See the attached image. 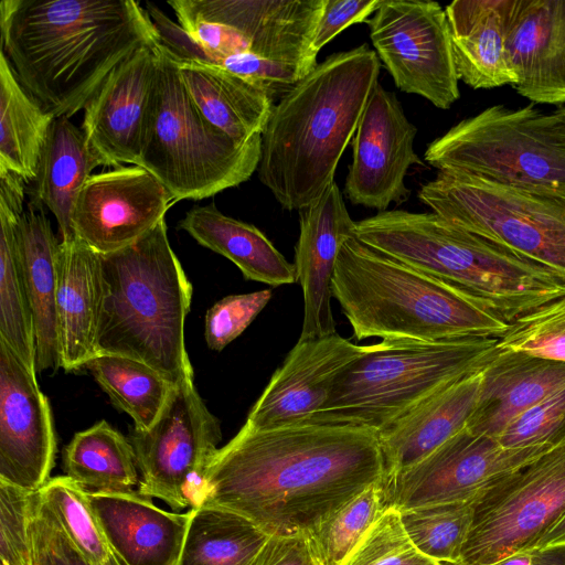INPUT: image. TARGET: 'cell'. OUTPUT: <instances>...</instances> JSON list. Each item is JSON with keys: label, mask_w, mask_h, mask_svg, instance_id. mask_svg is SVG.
I'll list each match as a JSON object with an SVG mask.
<instances>
[{"label": "cell", "mask_w": 565, "mask_h": 565, "mask_svg": "<svg viewBox=\"0 0 565 565\" xmlns=\"http://www.w3.org/2000/svg\"><path fill=\"white\" fill-rule=\"evenodd\" d=\"M385 475L379 433L354 424L245 425L210 461L196 507L238 513L269 536L307 533Z\"/></svg>", "instance_id": "cell-1"}, {"label": "cell", "mask_w": 565, "mask_h": 565, "mask_svg": "<svg viewBox=\"0 0 565 565\" xmlns=\"http://www.w3.org/2000/svg\"><path fill=\"white\" fill-rule=\"evenodd\" d=\"M1 51L52 116H73L135 51L159 43L134 0H2Z\"/></svg>", "instance_id": "cell-2"}, {"label": "cell", "mask_w": 565, "mask_h": 565, "mask_svg": "<svg viewBox=\"0 0 565 565\" xmlns=\"http://www.w3.org/2000/svg\"><path fill=\"white\" fill-rule=\"evenodd\" d=\"M380 68L366 44L337 52L274 106L262 134L257 177L282 209L311 205L334 182Z\"/></svg>", "instance_id": "cell-3"}, {"label": "cell", "mask_w": 565, "mask_h": 565, "mask_svg": "<svg viewBox=\"0 0 565 565\" xmlns=\"http://www.w3.org/2000/svg\"><path fill=\"white\" fill-rule=\"evenodd\" d=\"M355 237L466 291L507 322L565 296L562 276L435 212H379L355 222Z\"/></svg>", "instance_id": "cell-4"}, {"label": "cell", "mask_w": 565, "mask_h": 565, "mask_svg": "<svg viewBox=\"0 0 565 565\" xmlns=\"http://www.w3.org/2000/svg\"><path fill=\"white\" fill-rule=\"evenodd\" d=\"M331 290L359 341L499 339L509 328V322L466 291L356 237L340 249Z\"/></svg>", "instance_id": "cell-5"}, {"label": "cell", "mask_w": 565, "mask_h": 565, "mask_svg": "<svg viewBox=\"0 0 565 565\" xmlns=\"http://www.w3.org/2000/svg\"><path fill=\"white\" fill-rule=\"evenodd\" d=\"M100 259L98 353L139 360L173 385L193 379L184 340L192 285L170 245L166 220Z\"/></svg>", "instance_id": "cell-6"}, {"label": "cell", "mask_w": 565, "mask_h": 565, "mask_svg": "<svg viewBox=\"0 0 565 565\" xmlns=\"http://www.w3.org/2000/svg\"><path fill=\"white\" fill-rule=\"evenodd\" d=\"M497 350L495 338L383 339L366 345L339 375L310 423L354 424L380 431L433 394L481 370Z\"/></svg>", "instance_id": "cell-7"}, {"label": "cell", "mask_w": 565, "mask_h": 565, "mask_svg": "<svg viewBox=\"0 0 565 565\" xmlns=\"http://www.w3.org/2000/svg\"><path fill=\"white\" fill-rule=\"evenodd\" d=\"M139 166L174 202L202 200L250 179L262 135L238 142L212 125L189 95L171 54L160 44Z\"/></svg>", "instance_id": "cell-8"}, {"label": "cell", "mask_w": 565, "mask_h": 565, "mask_svg": "<svg viewBox=\"0 0 565 565\" xmlns=\"http://www.w3.org/2000/svg\"><path fill=\"white\" fill-rule=\"evenodd\" d=\"M424 159L438 171L565 191V105L490 106L431 141Z\"/></svg>", "instance_id": "cell-9"}, {"label": "cell", "mask_w": 565, "mask_h": 565, "mask_svg": "<svg viewBox=\"0 0 565 565\" xmlns=\"http://www.w3.org/2000/svg\"><path fill=\"white\" fill-rule=\"evenodd\" d=\"M418 199L449 222L565 278V191L440 170Z\"/></svg>", "instance_id": "cell-10"}, {"label": "cell", "mask_w": 565, "mask_h": 565, "mask_svg": "<svg viewBox=\"0 0 565 565\" xmlns=\"http://www.w3.org/2000/svg\"><path fill=\"white\" fill-rule=\"evenodd\" d=\"M565 513V439L481 492L459 565H490L532 547Z\"/></svg>", "instance_id": "cell-11"}, {"label": "cell", "mask_w": 565, "mask_h": 565, "mask_svg": "<svg viewBox=\"0 0 565 565\" xmlns=\"http://www.w3.org/2000/svg\"><path fill=\"white\" fill-rule=\"evenodd\" d=\"M128 439L141 473L138 491L173 511L194 508L222 431L193 379L175 385L157 420L146 430L134 428Z\"/></svg>", "instance_id": "cell-12"}, {"label": "cell", "mask_w": 565, "mask_h": 565, "mask_svg": "<svg viewBox=\"0 0 565 565\" xmlns=\"http://www.w3.org/2000/svg\"><path fill=\"white\" fill-rule=\"evenodd\" d=\"M366 23L396 87L450 108L460 92L445 9L435 1L382 0Z\"/></svg>", "instance_id": "cell-13"}, {"label": "cell", "mask_w": 565, "mask_h": 565, "mask_svg": "<svg viewBox=\"0 0 565 565\" xmlns=\"http://www.w3.org/2000/svg\"><path fill=\"white\" fill-rule=\"evenodd\" d=\"M550 448L509 449L465 427L422 461L384 476L380 482L383 508L402 512L473 500Z\"/></svg>", "instance_id": "cell-14"}, {"label": "cell", "mask_w": 565, "mask_h": 565, "mask_svg": "<svg viewBox=\"0 0 565 565\" xmlns=\"http://www.w3.org/2000/svg\"><path fill=\"white\" fill-rule=\"evenodd\" d=\"M326 0H171L174 13L236 29L253 57L268 64L291 86L317 65L312 49Z\"/></svg>", "instance_id": "cell-15"}, {"label": "cell", "mask_w": 565, "mask_h": 565, "mask_svg": "<svg viewBox=\"0 0 565 565\" xmlns=\"http://www.w3.org/2000/svg\"><path fill=\"white\" fill-rule=\"evenodd\" d=\"M174 200L140 166H120L92 174L72 213L75 236L100 255L122 249L154 228Z\"/></svg>", "instance_id": "cell-16"}, {"label": "cell", "mask_w": 565, "mask_h": 565, "mask_svg": "<svg viewBox=\"0 0 565 565\" xmlns=\"http://www.w3.org/2000/svg\"><path fill=\"white\" fill-rule=\"evenodd\" d=\"M416 132L396 95L379 83L352 139V162L344 185L352 204L383 212L392 203L408 200L406 173L413 164H423L414 151Z\"/></svg>", "instance_id": "cell-17"}, {"label": "cell", "mask_w": 565, "mask_h": 565, "mask_svg": "<svg viewBox=\"0 0 565 565\" xmlns=\"http://www.w3.org/2000/svg\"><path fill=\"white\" fill-rule=\"evenodd\" d=\"M55 454L52 411L36 374L0 340V481L39 491L50 480Z\"/></svg>", "instance_id": "cell-18"}, {"label": "cell", "mask_w": 565, "mask_h": 565, "mask_svg": "<svg viewBox=\"0 0 565 565\" xmlns=\"http://www.w3.org/2000/svg\"><path fill=\"white\" fill-rule=\"evenodd\" d=\"M366 350L337 332L298 340L250 408L245 426L264 429L310 423L339 375Z\"/></svg>", "instance_id": "cell-19"}, {"label": "cell", "mask_w": 565, "mask_h": 565, "mask_svg": "<svg viewBox=\"0 0 565 565\" xmlns=\"http://www.w3.org/2000/svg\"><path fill=\"white\" fill-rule=\"evenodd\" d=\"M156 45L138 49L115 67L83 108L81 129L102 167L139 166L158 68Z\"/></svg>", "instance_id": "cell-20"}, {"label": "cell", "mask_w": 565, "mask_h": 565, "mask_svg": "<svg viewBox=\"0 0 565 565\" xmlns=\"http://www.w3.org/2000/svg\"><path fill=\"white\" fill-rule=\"evenodd\" d=\"M501 14L515 90L565 105V0H501Z\"/></svg>", "instance_id": "cell-21"}, {"label": "cell", "mask_w": 565, "mask_h": 565, "mask_svg": "<svg viewBox=\"0 0 565 565\" xmlns=\"http://www.w3.org/2000/svg\"><path fill=\"white\" fill-rule=\"evenodd\" d=\"M298 212L299 237L294 264L303 298L299 340H306L335 332L332 279L342 245L355 237V221L335 182L315 203Z\"/></svg>", "instance_id": "cell-22"}, {"label": "cell", "mask_w": 565, "mask_h": 565, "mask_svg": "<svg viewBox=\"0 0 565 565\" xmlns=\"http://www.w3.org/2000/svg\"><path fill=\"white\" fill-rule=\"evenodd\" d=\"M88 499L122 565H178L189 511L162 510L138 490L88 492Z\"/></svg>", "instance_id": "cell-23"}, {"label": "cell", "mask_w": 565, "mask_h": 565, "mask_svg": "<svg viewBox=\"0 0 565 565\" xmlns=\"http://www.w3.org/2000/svg\"><path fill=\"white\" fill-rule=\"evenodd\" d=\"M482 369L438 391L377 431L384 476L416 465L467 426L477 405Z\"/></svg>", "instance_id": "cell-24"}, {"label": "cell", "mask_w": 565, "mask_h": 565, "mask_svg": "<svg viewBox=\"0 0 565 565\" xmlns=\"http://www.w3.org/2000/svg\"><path fill=\"white\" fill-rule=\"evenodd\" d=\"M102 301L100 254L75 235L60 241L56 311L65 371L86 366L98 353Z\"/></svg>", "instance_id": "cell-25"}, {"label": "cell", "mask_w": 565, "mask_h": 565, "mask_svg": "<svg viewBox=\"0 0 565 565\" xmlns=\"http://www.w3.org/2000/svg\"><path fill=\"white\" fill-rule=\"evenodd\" d=\"M481 373L477 405L466 427L495 439L515 417L565 386V363L499 347Z\"/></svg>", "instance_id": "cell-26"}, {"label": "cell", "mask_w": 565, "mask_h": 565, "mask_svg": "<svg viewBox=\"0 0 565 565\" xmlns=\"http://www.w3.org/2000/svg\"><path fill=\"white\" fill-rule=\"evenodd\" d=\"M23 275L32 311L36 373L61 367L56 311L60 241L39 201H30L18 224Z\"/></svg>", "instance_id": "cell-27"}, {"label": "cell", "mask_w": 565, "mask_h": 565, "mask_svg": "<svg viewBox=\"0 0 565 565\" xmlns=\"http://www.w3.org/2000/svg\"><path fill=\"white\" fill-rule=\"evenodd\" d=\"M174 61L189 95L212 125L238 142L263 134L275 106L267 92L222 66Z\"/></svg>", "instance_id": "cell-28"}, {"label": "cell", "mask_w": 565, "mask_h": 565, "mask_svg": "<svg viewBox=\"0 0 565 565\" xmlns=\"http://www.w3.org/2000/svg\"><path fill=\"white\" fill-rule=\"evenodd\" d=\"M25 182L0 172V340L36 374L34 326L18 241Z\"/></svg>", "instance_id": "cell-29"}, {"label": "cell", "mask_w": 565, "mask_h": 565, "mask_svg": "<svg viewBox=\"0 0 565 565\" xmlns=\"http://www.w3.org/2000/svg\"><path fill=\"white\" fill-rule=\"evenodd\" d=\"M445 11L459 79L475 89L514 85L501 0H455Z\"/></svg>", "instance_id": "cell-30"}, {"label": "cell", "mask_w": 565, "mask_h": 565, "mask_svg": "<svg viewBox=\"0 0 565 565\" xmlns=\"http://www.w3.org/2000/svg\"><path fill=\"white\" fill-rule=\"evenodd\" d=\"M179 227L203 247L234 263L248 280L273 287L298 281L295 264L260 230L225 215L214 204L193 206Z\"/></svg>", "instance_id": "cell-31"}, {"label": "cell", "mask_w": 565, "mask_h": 565, "mask_svg": "<svg viewBox=\"0 0 565 565\" xmlns=\"http://www.w3.org/2000/svg\"><path fill=\"white\" fill-rule=\"evenodd\" d=\"M97 167L102 164L89 150L81 127L68 116L56 117L43 146L33 183L35 200L55 216L61 241L74 236L72 213L75 201Z\"/></svg>", "instance_id": "cell-32"}, {"label": "cell", "mask_w": 565, "mask_h": 565, "mask_svg": "<svg viewBox=\"0 0 565 565\" xmlns=\"http://www.w3.org/2000/svg\"><path fill=\"white\" fill-rule=\"evenodd\" d=\"M55 119L20 84L0 52V172H11L24 182L36 178L40 156Z\"/></svg>", "instance_id": "cell-33"}, {"label": "cell", "mask_w": 565, "mask_h": 565, "mask_svg": "<svg viewBox=\"0 0 565 565\" xmlns=\"http://www.w3.org/2000/svg\"><path fill=\"white\" fill-rule=\"evenodd\" d=\"M178 565H253L269 535L233 511L201 505L189 510Z\"/></svg>", "instance_id": "cell-34"}, {"label": "cell", "mask_w": 565, "mask_h": 565, "mask_svg": "<svg viewBox=\"0 0 565 565\" xmlns=\"http://www.w3.org/2000/svg\"><path fill=\"white\" fill-rule=\"evenodd\" d=\"M64 470L88 492H125L139 484L129 439L105 420L75 434L64 450Z\"/></svg>", "instance_id": "cell-35"}, {"label": "cell", "mask_w": 565, "mask_h": 565, "mask_svg": "<svg viewBox=\"0 0 565 565\" xmlns=\"http://www.w3.org/2000/svg\"><path fill=\"white\" fill-rule=\"evenodd\" d=\"M86 367L114 405L127 413L137 429H148L159 417L172 388L162 374L128 356L97 353Z\"/></svg>", "instance_id": "cell-36"}, {"label": "cell", "mask_w": 565, "mask_h": 565, "mask_svg": "<svg viewBox=\"0 0 565 565\" xmlns=\"http://www.w3.org/2000/svg\"><path fill=\"white\" fill-rule=\"evenodd\" d=\"M73 544L93 563L118 561L88 499V491L67 476H57L38 491Z\"/></svg>", "instance_id": "cell-37"}, {"label": "cell", "mask_w": 565, "mask_h": 565, "mask_svg": "<svg viewBox=\"0 0 565 565\" xmlns=\"http://www.w3.org/2000/svg\"><path fill=\"white\" fill-rule=\"evenodd\" d=\"M475 499L441 503L401 512L404 529L426 557L446 565H459L461 551L473 519Z\"/></svg>", "instance_id": "cell-38"}, {"label": "cell", "mask_w": 565, "mask_h": 565, "mask_svg": "<svg viewBox=\"0 0 565 565\" xmlns=\"http://www.w3.org/2000/svg\"><path fill=\"white\" fill-rule=\"evenodd\" d=\"M380 482L303 533L317 565H341L379 518L384 509Z\"/></svg>", "instance_id": "cell-39"}, {"label": "cell", "mask_w": 565, "mask_h": 565, "mask_svg": "<svg viewBox=\"0 0 565 565\" xmlns=\"http://www.w3.org/2000/svg\"><path fill=\"white\" fill-rule=\"evenodd\" d=\"M498 347L565 363V296L509 322Z\"/></svg>", "instance_id": "cell-40"}, {"label": "cell", "mask_w": 565, "mask_h": 565, "mask_svg": "<svg viewBox=\"0 0 565 565\" xmlns=\"http://www.w3.org/2000/svg\"><path fill=\"white\" fill-rule=\"evenodd\" d=\"M408 537L401 512L385 508L341 565H430Z\"/></svg>", "instance_id": "cell-41"}, {"label": "cell", "mask_w": 565, "mask_h": 565, "mask_svg": "<svg viewBox=\"0 0 565 565\" xmlns=\"http://www.w3.org/2000/svg\"><path fill=\"white\" fill-rule=\"evenodd\" d=\"M565 439V386L518 417L497 438L509 449L552 447Z\"/></svg>", "instance_id": "cell-42"}, {"label": "cell", "mask_w": 565, "mask_h": 565, "mask_svg": "<svg viewBox=\"0 0 565 565\" xmlns=\"http://www.w3.org/2000/svg\"><path fill=\"white\" fill-rule=\"evenodd\" d=\"M33 493L0 481V565H30Z\"/></svg>", "instance_id": "cell-43"}, {"label": "cell", "mask_w": 565, "mask_h": 565, "mask_svg": "<svg viewBox=\"0 0 565 565\" xmlns=\"http://www.w3.org/2000/svg\"><path fill=\"white\" fill-rule=\"evenodd\" d=\"M30 541V565H97L73 544L38 491L32 498ZM107 565L122 564L118 559Z\"/></svg>", "instance_id": "cell-44"}, {"label": "cell", "mask_w": 565, "mask_h": 565, "mask_svg": "<svg viewBox=\"0 0 565 565\" xmlns=\"http://www.w3.org/2000/svg\"><path fill=\"white\" fill-rule=\"evenodd\" d=\"M271 299V290L230 295L215 302L205 316V340L214 351H222L241 335Z\"/></svg>", "instance_id": "cell-45"}, {"label": "cell", "mask_w": 565, "mask_h": 565, "mask_svg": "<svg viewBox=\"0 0 565 565\" xmlns=\"http://www.w3.org/2000/svg\"><path fill=\"white\" fill-rule=\"evenodd\" d=\"M382 0H326L316 28L312 49L316 53L345 28L360 22L376 11Z\"/></svg>", "instance_id": "cell-46"}, {"label": "cell", "mask_w": 565, "mask_h": 565, "mask_svg": "<svg viewBox=\"0 0 565 565\" xmlns=\"http://www.w3.org/2000/svg\"><path fill=\"white\" fill-rule=\"evenodd\" d=\"M146 10L154 25L159 43L177 61L209 64L203 47L178 22L168 18L154 3L146 2Z\"/></svg>", "instance_id": "cell-47"}, {"label": "cell", "mask_w": 565, "mask_h": 565, "mask_svg": "<svg viewBox=\"0 0 565 565\" xmlns=\"http://www.w3.org/2000/svg\"><path fill=\"white\" fill-rule=\"evenodd\" d=\"M253 565H317L303 533L269 536Z\"/></svg>", "instance_id": "cell-48"}, {"label": "cell", "mask_w": 565, "mask_h": 565, "mask_svg": "<svg viewBox=\"0 0 565 565\" xmlns=\"http://www.w3.org/2000/svg\"><path fill=\"white\" fill-rule=\"evenodd\" d=\"M490 565H565V546L529 547Z\"/></svg>", "instance_id": "cell-49"}, {"label": "cell", "mask_w": 565, "mask_h": 565, "mask_svg": "<svg viewBox=\"0 0 565 565\" xmlns=\"http://www.w3.org/2000/svg\"><path fill=\"white\" fill-rule=\"evenodd\" d=\"M565 546V513L544 533L532 547Z\"/></svg>", "instance_id": "cell-50"}, {"label": "cell", "mask_w": 565, "mask_h": 565, "mask_svg": "<svg viewBox=\"0 0 565 565\" xmlns=\"http://www.w3.org/2000/svg\"><path fill=\"white\" fill-rule=\"evenodd\" d=\"M430 565H446V564H441V563H434V564H430Z\"/></svg>", "instance_id": "cell-51"}]
</instances>
